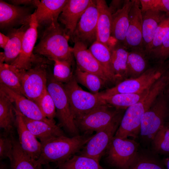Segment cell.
<instances>
[{
	"instance_id": "37",
	"label": "cell",
	"mask_w": 169,
	"mask_h": 169,
	"mask_svg": "<svg viewBox=\"0 0 169 169\" xmlns=\"http://www.w3.org/2000/svg\"><path fill=\"white\" fill-rule=\"evenodd\" d=\"M35 103L45 117L49 120H54L56 116V108L53 98L47 90Z\"/></svg>"
},
{
	"instance_id": "15",
	"label": "cell",
	"mask_w": 169,
	"mask_h": 169,
	"mask_svg": "<svg viewBox=\"0 0 169 169\" xmlns=\"http://www.w3.org/2000/svg\"><path fill=\"white\" fill-rule=\"evenodd\" d=\"M33 7L14 5L0 0V29L8 31L18 26L28 25Z\"/></svg>"
},
{
	"instance_id": "30",
	"label": "cell",
	"mask_w": 169,
	"mask_h": 169,
	"mask_svg": "<svg viewBox=\"0 0 169 169\" xmlns=\"http://www.w3.org/2000/svg\"><path fill=\"white\" fill-rule=\"evenodd\" d=\"M146 91L140 94L118 93L108 96L102 95L100 93L107 104L120 110L126 109L138 102Z\"/></svg>"
},
{
	"instance_id": "38",
	"label": "cell",
	"mask_w": 169,
	"mask_h": 169,
	"mask_svg": "<svg viewBox=\"0 0 169 169\" xmlns=\"http://www.w3.org/2000/svg\"><path fill=\"white\" fill-rule=\"evenodd\" d=\"M127 169H164L155 158L138 153L136 158Z\"/></svg>"
},
{
	"instance_id": "26",
	"label": "cell",
	"mask_w": 169,
	"mask_h": 169,
	"mask_svg": "<svg viewBox=\"0 0 169 169\" xmlns=\"http://www.w3.org/2000/svg\"><path fill=\"white\" fill-rule=\"evenodd\" d=\"M98 11L97 41L108 45L111 37L112 13L106 1L96 0Z\"/></svg>"
},
{
	"instance_id": "12",
	"label": "cell",
	"mask_w": 169,
	"mask_h": 169,
	"mask_svg": "<svg viewBox=\"0 0 169 169\" xmlns=\"http://www.w3.org/2000/svg\"><path fill=\"white\" fill-rule=\"evenodd\" d=\"M98 11L96 0L86 9L80 18L70 39L87 47L97 40Z\"/></svg>"
},
{
	"instance_id": "47",
	"label": "cell",
	"mask_w": 169,
	"mask_h": 169,
	"mask_svg": "<svg viewBox=\"0 0 169 169\" xmlns=\"http://www.w3.org/2000/svg\"><path fill=\"white\" fill-rule=\"evenodd\" d=\"M166 164L167 169H169V157L166 160Z\"/></svg>"
},
{
	"instance_id": "33",
	"label": "cell",
	"mask_w": 169,
	"mask_h": 169,
	"mask_svg": "<svg viewBox=\"0 0 169 169\" xmlns=\"http://www.w3.org/2000/svg\"><path fill=\"white\" fill-rule=\"evenodd\" d=\"M0 81L1 84L24 96L19 78L10 64L0 63Z\"/></svg>"
},
{
	"instance_id": "41",
	"label": "cell",
	"mask_w": 169,
	"mask_h": 169,
	"mask_svg": "<svg viewBox=\"0 0 169 169\" xmlns=\"http://www.w3.org/2000/svg\"><path fill=\"white\" fill-rule=\"evenodd\" d=\"M142 12L156 10L169 14V0H140Z\"/></svg>"
},
{
	"instance_id": "32",
	"label": "cell",
	"mask_w": 169,
	"mask_h": 169,
	"mask_svg": "<svg viewBox=\"0 0 169 169\" xmlns=\"http://www.w3.org/2000/svg\"><path fill=\"white\" fill-rule=\"evenodd\" d=\"M74 76L78 83L85 87L93 94L99 93V90L106 83L98 76L83 71L77 67Z\"/></svg>"
},
{
	"instance_id": "1",
	"label": "cell",
	"mask_w": 169,
	"mask_h": 169,
	"mask_svg": "<svg viewBox=\"0 0 169 169\" xmlns=\"http://www.w3.org/2000/svg\"><path fill=\"white\" fill-rule=\"evenodd\" d=\"M93 136L92 134H83L71 137L62 136L41 142V152L34 161L35 165L42 166L53 162L58 164L66 161L80 152Z\"/></svg>"
},
{
	"instance_id": "8",
	"label": "cell",
	"mask_w": 169,
	"mask_h": 169,
	"mask_svg": "<svg viewBox=\"0 0 169 169\" xmlns=\"http://www.w3.org/2000/svg\"><path fill=\"white\" fill-rule=\"evenodd\" d=\"M169 114L167 102L163 92L142 116L139 134L142 140L151 142L157 132L165 125Z\"/></svg>"
},
{
	"instance_id": "27",
	"label": "cell",
	"mask_w": 169,
	"mask_h": 169,
	"mask_svg": "<svg viewBox=\"0 0 169 169\" xmlns=\"http://www.w3.org/2000/svg\"><path fill=\"white\" fill-rule=\"evenodd\" d=\"M13 104L0 90V127L8 134H13L15 126L16 117Z\"/></svg>"
},
{
	"instance_id": "34",
	"label": "cell",
	"mask_w": 169,
	"mask_h": 169,
	"mask_svg": "<svg viewBox=\"0 0 169 169\" xmlns=\"http://www.w3.org/2000/svg\"><path fill=\"white\" fill-rule=\"evenodd\" d=\"M88 49L95 59L109 72L115 76L112 68L111 53L109 47L96 40Z\"/></svg>"
},
{
	"instance_id": "11",
	"label": "cell",
	"mask_w": 169,
	"mask_h": 169,
	"mask_svg": "<svg viewBox=\"0 0 169 169\" xmlns=\"http://www.w3.org/2000/svg\"><path fill=\"white\" fill-rule=\"evenodd\" d=\"M138 148L134 139L114 136L106 152V160L117 169H127L136 158Z\"/></svg>"
},
{
	"instance_id": "2",
	"label": "cell",
	"mask_w": 169,
	"mask_h": 169,
	"mask_svg": "<svg viewBox=\"0 0 169 169\" xmlns=\"http://www.w3.org/2000/svg\"><path fill=\"white\" fill-rule=\"evenodd\" d=\"M70 36L57 22L45 27L33 53L50 61H73V48L68 43Z\"/></svg>"
},
{
	"instance_id": "14",
	"label": "cell",
	"mask_w": 169,
	"mask_h": 169,
	"mask_svg": "<svg viewBox=\"0 0 169 169\" xmlns=\"http://www.w3.org/2000/svg\"><path fill=\"white\" fill-rule=\"evenodd\" d=\"M120 121L96 132L80 151L79 155L92 158L99 162L115 136Z\"/></svg>"
},
{
	"instance_id": "43",
	"label": "cell",
	"mask_w": 169,
	"mask_h": 169,
	"mask_svg": "<svg viewBox=\"0 0 169 169\" xmlns=\"http://www.w3.org/2000/svg\"><path fill=\"white\" fill-rule=\"evenodd\" d=\"M127 1V0H112L109 7L112 14L122 8Z\"/></svg>"
},
{
	"instance_id": "5",
	"label": "cell",
	"mask_w": 169,
	"mask_h": 169,
	"mask_svg": "<svg viewBox=\"0 0 169 169\" xmlns=\"http://www.w3.org/2000/svg\"><path fill=\"white\" fill-rule=\"evenodd\" d=\"M49 79L47 90L53 100L56 108L55 117L59 125L73 136L79 135L63 84L56 81L53 75Z\"/></svg>"
},
{
	"instance_id": "39",
	"label": "cell",
	"mask_w": 169,
	"mask_h": 169,
	"mask_svg": "<svg viewBox=\"0 0 169 169\" xmlns=\"http://www.w3.org/2000/svg\"><path fill=\"white\" fill-rule=\"evenodd\" d=\"M149 58L163 64L169 59V32L164 38L161 44L151 50L148 54Z\"/></svg>"
},
{
	"instance_id": "21",
	"label": "cell",
	"mask_w": 169,
	"mask_h": 169,
	"mask_svg": "<svg viewBox=\"0 0 169 169\" xmlns=\"http://www.w3.org/2000/svg\"><path fill=\"white\" fill-rule=\"evenodd\" d=\"M109 47L111 53V63L113 73L118 81L128 77L127 67L129 51L124 45L112 38Z\"/></svg>"
},
{
	"instance_id": "36",
	"label": "cell",
	"mask_w": 169,
	"mask_h": 169,
	"mask_svg": "<svg viewBox=\"0 0 169 169\" xmlns=\"http://www.w3.org/2000/svg\"><path fill=\"white\" fill-rule=\"evenodd\" d=\"M151 142L156 152L161 154H169V125L165 124L157 132Z\"/></svg>"
},
{
	"instance_id": "35",
	"label": "cell",
	"mask_w": 169,
	"mask_h": 169,
	"mask_svg": "<svg viewBox=\"0 0 169 169\" xmlns=\"http://www.w3.org/2000/svg\"><path fill=\"white\" fill-rule=\"evenodd\" d=\"M53 77L57 81L64 84L69 81L74 75L71 66L73 61L55 60Z\"/></svg>"
},
{
	"instance_id": "3",
	"label": "cell",
	"mask_w": 169,
	"mask_h": 169,
	"mask_svg": "<svg viewBox=\"0 0 169 169\" xmlns=\"http://www.w3.org/2000/svg\"><path fill=\"white\" fill-rule=\"evenodd\" d=\"M63 84L74 119L106 104L100 92L93 94L83 90L78 84L74 75L69 81Z\"/></svg>"
},
{
	"instance_id": "19",
	"label": "cell",
	"mask_w": 169,
	"mask_h": 169,
	"mask_svg": "<svg viewBox=\"0 0 169 169\" xmlns=\"http://www.w3.org/2000/svg\"><path fill=\"white\" fill-rule=\"evenodd\" d=\"M68 0H38L34 12L38 27L58 22L59 16Z\"/></svg>"
},
{
	"instance_id": "17",
	"label": "cell",
	"mask_w": 169,
	"mask_h": 169,
	"mask_svg": "<svg viewBox=\"0 0 169 169\" xmlns=\"http://www.w3.org/2000/svg\"><path fill=\"white\" fill-rule=\"evenodd\" d=\"M0 90L15 104L16 109L24 116L31 119L42 120L50 124H55L54 120H49L45 117L33 101L1 83Z\"/></svg>"
},
{
	"instance_id": "49",
	"label": "cell",
	"mask_w": 169,
	"mask_h": 169,
	"mask_svg": "<svg viewBox=\"0 0 169 169\" xmlns=\"http://www.w3.org/2000/svg\"><path fill=\"white\" fill-rule=\"evenodd\" d=\"M168 93H169V90H168Z\"/></svg>"
},
{
	"instance_id": "4",
	"label": "cell",
	"mask_w": 169,
	"mask_h": 169,
	"mask_svg": "<svg viewBox=\"0 0 169 169\" xmlns=\"http://www.w3.org/2000/svg\"><path fill=\"white\" fill-rule=\"evenodd\" d=\"M166 62L148 68L138 77L127 79L115 86L100 92L102 95L118 93L140 94L146 91L166 71Z\"/></svg>"
},
{
	"instance_id": "24",
	"label": "cell",
	"mask_w": 169,
	"mask_h": 169,
	"mask_svg": "<svg viewBox=\"0 0 169 169\" xmlns=\"http://www.w3.org/2000/svg\"><path fill=\"white\" fill-rule=\"evenodd\" d=\"M21 114L26 127L37 138L39 139L40 142L65 135L60 127L56 124H50L42 120L31 119Z\"/></svg>"
},
{
	"instance_id": "20",
	"label": "cell",
	"mask_w": 169,
	"mask_h": 169,
	"mask_svg": "<svg viewBox=\"0 0 169 169\" xmlns=\"http://www.w3.org/2000/svg\"><path fill=\"white\" fill-rule=\"evenodd\" d=\"M16 117L15 126L19 136V142L23 150L34 161L39 157L41 144L26 126L21 113L14 109Z\"/></svg>"
},
{
	"instance_id": "40",
	"label": "cell",
	"mask_w": 169,
	"mask_h": 169,
	"mask_svg": "<svg viewBox=\"0 0 169 169\" xmlns=\"http://www.w3.org/2000/svg\"><path fill=\"white\" fill-rule=\"evenodd\" d=\"M169 32V14H168L159 24L148 53L151 50L158 47L161 44L164 38Z\"/></svg>"
},
{
	"instance_id": "7",
	"label": "cell",
	"mask_w": 169,
	"mask_h": 169,
	"mask_svg": "<svg viewBox=\"0 0 169 169\" xmlns=\"http://www.w3.org/2000/svg\"><path fill=\"white\" fill-rule=\"evenodd\" d=\"M38 28L34 12L23 36L21 52L17 59L10 64L19 70H27L36 65L49 63V60L47 59L33 53Z\"/></svg>"
},
{
	"instance_id": "50",
	"label": "cell",
	"mask_w": 169,
	"mask_h": 169,
	"mask_svg": "<svg viewBox=\"0 0 169 169\" xmlns=\"http://www.w3.org/2000/svg\"></svg>"
},
{
	"instance_id": "13",
	"label": "cell",
	"mask_w": 169,
	"mask_h": 169,
	"mask_svg": "<svg viewBox=\"0 0 169 169\" xmlns=\"http://www.w3.org/2000/svg\"><path fill=\"white\" fill-rule=\"evenodd\" d=\"M73 53L77 67L80 70L95 74L106 83L118 81L113 75L109 72L93 56L88 47L82 43L76 42L73 48Z\"/></svg>"
},
{
	"instance_id": "29",
	"label": "cell",
	"mask_w": 169,
	"mask_h": 169,
	"mask_svg": "<svg viewBox=\"0 0 169 169\" xmlns=\"http://www.w3.org/2000/svg\"><path fill=\"white\" fill-rule=\"evenodd\" d=\"M13 151L10 161L11 169H42V166H36L34 161L21 147L19 141L13 136Z\"/></svg>"
},
{
	"instance_id": "45",
	"label": "cell",
	"mask_w": 169,
	"mask_h": 169,
	"mask_svg": "<svg viewBox=\"0 0 169 169\" xmlns=\"http://www.w3.org/2000/svg\"><path fill=\"white\" fill-rule=\"evenodd\" d=\"M9 40V37L0 32V47L3 49L5 48Z\"/></svg>"
},
{
	"instance_id": "23",
	"label": "cell",
	"mask_w": 169,
	"mask_h": 169,
	"mask_svg": "<svg viewBox=\"0 0 169 169\" xmlns=\"http://www.w3.org/2000/svg\"><path fill=\"white\" fill-rule=\"evenodd\" d=\"M29 25L8 31L7 35L9 40L4 51L0 53V63L5 62L10 64L18 57L21 52L23 36Z\"/></svg>"
},
{
	"instance_id": "31",
	"label": "cell",
	"mask_w": 169,
	"mask_h": 169,
	"mask_svg": "<svg viewBox=\"0 0 169 169\" xmlns=\"http://www.w3.org/2000/svg\"><path fill=\"white\" fill-rule=\"evenodd\" d=\"M57 165L58 169H104L99 162L80 155H74L66 161Z\"/></svg>"
},
{
	"instance_id": "16",
	"label": "cell",
	"mask_w": 169,
	"mask_h": 169,
	"mask_svg": "<svg viewBox=\"0 0 169 169\" xmlns=\"http://www.w3.org/2000/svg\"><path fill=\"white\" fill-rule=\"evenodd\" d=\"M140 5V0H135L129 13V25L124 45L130 51H145L142 32V14Z\"/></svg>"
},
{
	"instance_id": "28",
	"label": "cell",
	"mask_w": 169,
	"mask_h": 169,
	"mask_svg": "<svg viewBox=\"0 0 169 169\" xmlns=\"http://www.w3.org/2000/svg\"><path fill=\"white\" fill-rule=\"evenodd\" d=\"M148 59V56L145 51H129L127 63L128 77L136 78L145 72L147 69Z\"/></svg>"
},
{
	"instance_id": "9",
	"label": "cell",
	"mask_w": 169,
	"mask_h": 169,
	"mask_svg": "<svg viewBox=\"0 0 169 169\" xmlns=\"http://www.w3.org/2000/svg\"><path fill=\"white\" fill-rule=\"evenodd\" d=\"M152 104L151 99L145 96L127 108L122 117L115 136L121 139L130 137L134 139L137 138L140 133L142 116Z\"/></svg>"
},
{
	"instance_id": "44",
	"label": "cell",
	"mask_w": 169,
	"mask_h": 169,
	"mask_svg": "<svg viewBox=\"0 0 169 169\" xmlns=\"http://www.w3.org/2000/svg\"><path fill=\"white\" fill-rule=\"evenodd\" d=\"M10 3L16 6H33L36 7L38 0H9Z\"/></svg>"
},
{
	"instance_id": "10",
	"label": "cell",
	"mask_w": 169,
	"mask_h": 169,
	"mask_svg": "<svg viewBox=\"0 0 169 169\" xmlns=\"http://www.w3.org/2000/svg\"><path fill=\"white\" fill-rule=\"evenodd\" d=\"M11 66L19 78L24 96L35 102L47 90V64H38L25 71Z\"/></svg>"
},
{
	"instance_id": "6",
	"label": "cell",
	"mask_w": 169,
	"mask_h": 169,
	"mask_svg": "<svg viewBox=\"0 0 169 169\" xmlns=\"http://www.w3.org/2000/svg\"><path fill=\"white\" fill-rule=\"evenodd\" d=\"M119 110L105 104L74 119V122L79 131L84 134H91L120 121L122 117Z\"/></svg>"
},
{
	"instance_id": "18",
	"label": "cell",
	"mask_w": 169,
	"mask_h": 169,
	"mask_svg": "<svg viewBox=\"0 0 169 169\" xmlns=\"http://www.w3.org/2000/svg\"><path fill=\"white\" fill-rule=\"evenodd\" d=\"M91 0H68L58 18L68 35L73 34L81 16L93 3Z\"/></svg>"
},
{
	"instance_id": "46",
	"label": "cell",
	"mask_w": 169,
	"mask_h": 169,
	"mask_svg": "<svg viewBox=\"0 0 169 169\" xmlns=\"http://www.w3.org/2000/svg\"><path fill=\"white\" fill-rule=\"evenodd\" d=\"M0 169H10L8 166L5 164L3 163H0Z\"/></svg>"
},
{
	"instance_id": "22",
	"label": "cell",
	"mask_w": 169,
	"mask_h": 169,
	"mask_svg": "<svg viewBox=\"0 0 169 169\" xmlns=\"http://www.w3.org/2000/svg\"><path fill=\"white\" fill-rule=\"evenodd\" d=\"M167 14L151 9L142 12L143 42L145 51L147 54L159 24Z\"/></svg>"
},
{
	"instance_id": "48",
	"label": "cell",
	"mask_w": 169,
	"mask_h": 169,
	"mask_svg": "<svg viewBox=\"0 0 169 169\" xmlns=\"http://www.w3.org/2000/svg\"><path fill=\"white\" fill-rule=\"evenodd\" d=\"M45 169H51V168L49 167V166H48L45 168Z\"/></svg>"
},
{
	"instance_id": "42",
	"label": "cell",
	"mask_w": 169,
	"mask_h": 169,
	"mask_svg": "<svg viewBox=\"0 0 169 169\" xmlns=\"http://www.w3.org/2000/svg\"><path fill=\"white\" fill-rule=\"evenodd\" d=\"M13 134H8L4 133L0 135V160L8 158L10 161L12 158L13 151Z\"/></svg>"
},
{
	"instance_id": "25",
	"label": "cell",
	"mask_w": 169,
	"mask_h": 169,
	"mask_svg": "<svg viewBox=\"0 0 169 169\" xmlns=\"http://www.w3.org/2000/svg\"><path fill=\"white\" fill-rule=\"evenodd\" d=\"M135 0H127L124 7L112 14L111 37L124 44L129 25V13Z\"/></svg>"
}]
</instances>
